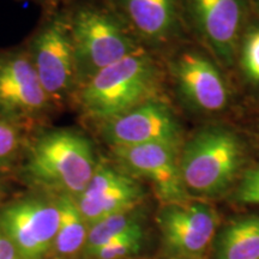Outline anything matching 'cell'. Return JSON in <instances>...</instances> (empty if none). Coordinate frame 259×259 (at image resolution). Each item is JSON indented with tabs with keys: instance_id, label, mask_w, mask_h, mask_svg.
Listing matches in <instances>:
<instances>
[{
	"instance_id": "1",
	"label": "cell",
	"mask_w": 259,
	"mask_h": 259,
	"mask_svg": "<svg viewBox=\"0 0 259 259\" xmlns=\"http://www.w3.org/2000/svg\"><path fill=\"white\" fill-rule=\"evenodd\" d=\"M156 83L155 64L139 50L94 74L80 85L77 101L84 116L103 124L153 99Z\"/></svg>"
},
{
	"instance_id": "2",
	"label": "cell",
	"mask_w": 259,
	"mask_h": 259,
	"mask_svg": "<svg viewBox=\"0 0 259 259\" xmlns=\"http://www.w3.org/2000/svg\"><path fill=\"white\" fill-rule=\"evenodd\" d=\"M97 164L89 138L76 130L56 128L35 139L25 171L37 185L77 198L88 186Z\"/></svg>"
},
{
	"instance_id": "3",
	"label": "cell",
	"mask_w": 259,
	"mask_h": 259,
	"mask_svg": "<svg viewBox=\"0 0 259 259\" xmlns=\"http://www.w3.org/2000/svg\"><path fill=\"white\" fill-rule=\"evenodd\" d=\"M244 163L240 138L221 125L199 130L185 144L180 169L186 190L198 196L221 194L234 183Z\"/></svg>"
},
{
	"instance_id": "4",
	"label": "cell",
	"mask_w": 259,
	"mask_h": 259,
	"mask_svg": "<svg viewBox=\"0 0 259 259\" xmlns=\"http://www.w3.org/2000/svg\"><path fill=\"white\" fill-rule=\"evenodd\" d=\"M70 27L80 85L99 71L141 50L114 14L95 5L74 10L70 14Z\"/></svg>"
},
{
	"instance_id": "5",
	"label": "cell",
	"mask_w": 259,
	"mask_h": 259,
	"mask_svg": "<svg viewBox=\"0 0 259 259\" xmlns=\"http://www.w3.org/2000/svg\"><path fill=\"white\" fill-rule=\"evenodd\" d=\"M28 53L53 105L77 94L80 80L70 15L57 12L48 18L31 41Z\"/></svg>"
},
{
	"instance_id": "6",
	"label": "cell",
	"mask_w": 259,
	"mask_h": 259,
	"mask_svg": "<svg viewBox=\"0 0 259 259\" xmlns=\"http://www.w3.org/2000/svg\"><path fill=\"white\" fill-rule=\"evenodd\" d=\"M52 106L28 52L0 53V119L21 125L42 118Z\"/></svg>"
},
{
	"instance_id": "7",
	"label": "cell",
	"mask_w": 259,
	"mask_h": 259,
	"mask_svg": "<svg viewBox=\"0 0 259 259\" xmlns=\"http://www.w3.org/2000/svg\"><path fill=\"white\" fill-rule=\"evenodd\" d=\"M157 225L167 250L178 259H202L218 235L219 218L199 202L164 204Z\"/></svg>"
},
{
	"instance_id": "8",
	"label": "cell",
	"mask_w": 259,
	"mask_h": 259,
	"mask_svg": "<svg viewBox=\"0 0 259 259\" xmlns=\"http://www.w3.org/2000/svg\"><path fill=\"white\" fill-rule=\"evenodd\" d=\"M102 137L112 148L166 143L179 145L181 126L167 103L148 100L101 124Z\"/></svg>"
},
{
	"instance_id": "9",
	"label": "cell",
	"mask_w": 259,
	"mask_h": 259,
	"mask_svg": "<svg viewBox=\"0 0 259 259\" xmlns=\"http://www.w3.org/2000/svg\"><path fill=\"white\" fill-rule=\"evenodd\" d=\"M59 205L29 198L10 204L0 213V229L15 245L21 259H38L54 245Z\"/></svg>"
},
{
	"instance_id": "10",
	"label": "cell",
	"mask_w": 259,
	"mask_h": 259,
	"mask_svg": "<svg viewBox=\"0 0 259 259\" xmlns=\"http://www.w3.org/2000/svg\"><path fill=\"white\" fill-rule=\"evenodd\" d=\"M178 148L179 145L153 143L113 148V153L130 176L143 178L153 185L164 205L189 200V191L181 176Z\"/></svg>"
},
{
	"instance_id": "11",
	"label": "cell",
	"mask_w": 259,
	"mask_h": 259,
	"mask_svg": "<svg viewBox=\"0 0 259 259\" xmlns=\"http://www.w3.org/2000/svg\"><path fill=\"white\" fill-rule=\"evenodd\" d=\"M190 19L213 56L232 65L238 56L245 0H184Z\"/></svg>"
},
{
	"instance_id": "12",
	"label": "cell",
	"mask_w": 259,
	"mask_h": 259,
	"mask_svg": "<svg viewBox=\"0 0 259 259\" xmlns=\"http://www.w3.org/2000/svg\"><path fill=\"white\" fill-rule=\"evenodd\" d=\"M143 198V189L134 177L99 163L88 186L74 199L83 219L92 226L112 215L132 211Z\"/></svg>"
},
{
	"instance_id": "13",
	"label": "cell",
	"mask_w": 259,
	"mask_h": 259,
	"mask_svg": "<svg viewBox=\"0 0 259 259\" xmlns=\"http://www.w3.org/2000/svg\"><path fill=\"white\" fill-rule=\"evenodd\" d=\"M178 92L191 108L212 114L228 105L229 90L215 64L197 52H185L173 64Z\"/></svg>"
},
{
	"instance_id": "14",
	"label": "cell",
	"mask_w": 259,
	"mask_h": 259,
	"mask_svg": "<svg viewBox=\"0 0 259 259\" xmlns=\"http://www.w3.org/2000/svg\"><path fill=\"white\" fill-rule=\"evenodd\" d=\"M116 8L137 34L149 41H163L173 34L179 0H114Z\"/></svg>"
},
{
	"instance_id": "15",
	"label": "cell",
	"mask_w": 259,
	"mask_h": 259,
	"mask_svg": "<svg viewBox=\"0 0 259 259\" xmlns=\"http://www.w3.org/2000/svg\"><path fill=\"white\" fill-rule=\"evenodd\" d=\"M212 259H259V215L241 216L223 227Z\"/></svg>"
},
{
	"instance_id": "16",
	"label": "cell",
	"mask_w": 259,
	"mask_h": 259,
	"mask_svg": "<svg viewBox=\"0 0 259 259\" xmlns=\"http://www.w3.org/2000/svg\"><path fill=\"white\" fill-rule=\"evenodd\" d=\"M58 205L60 219L53 246L59 254L70 255L78 252L85 245L88 223L83 219L73 197L60 194Z\"/></svg>"
},
{
	"instance_id": "17",
	"label": "cell",
	"mask_w": 259,
	"mask_h": 259,
	"mask_svg": "<svg viewBox=\"0 0 259 259\" xmlns=\"http://www.w3.org/2000/svg\"><path fill=\"white\" fill-rule=\"evenodd\" d=\"M139 228H143V227H142L141 218L136 212V209L132 211L116 213V215L103 219L90 226L85 242L87 251L92 254L97 248L115 240L119 236L137 231Z\"/></svg>"
},
{
	"instance_id": "18",
	"label": "cell",
	"mask_w": 259,
	"mask_h": 259,
	"mask_svg": "<svg viewBox=\"0 0 259 259\" xmlns=\"http://www.w3.org/2000/svg\"><path fill=\"white\" fill-rule=\"evenodd\" d=\"M239 45V63L242 76L252 88L259 90V21L245 29Z\"/></svg>"
},
{
	"instance_id": "19",
	"label": "cell",
	"mask_w": 259,
	"mask_h": 259,
	"mask_svg": "<svg viewBox=\"0 0 259 259\" xmlns=\"http://www.w3.org/2000/svg\"><path fill=\"white\" fill-rule=\"evenodd\" d=\"M143 228L124 234L115 240L97 248L92 255L97 259H122L137 254L143 244Z\"/></svg>"
},
{
	"instance_id": "20",
	"label": "cell",
	"mask_w": 259,
	"mask_h": 259,
	"mask_svg": "<svg viewBox=\"0 0 259 259\" xmlns=\"http://www.w3.org/2000/svg\"><path fill=\"white\" fill-rule=\"evenodd\" d=\"M21 127L0 119V168L9 166L14 160L22 143Z\"/></svg>"
},
{
	"instance_id": "21",
	"label": "cell",
	"mask_w": 259,
	"mask_h": 259,
	"mask_svg": "<svg viewBox=\"0 0 259 259\" xmlns=\"http://www.w3.org/2000/svg\"><path fill=\"white\" fill-rule=\"evenodd\" d=\"M238 202L259 205V164L247 170L236 191Z\"/></svg>"
},
{
	"instance_id": "22",
	"label": "cell",
	"mask_w": 259,
	"mask_h": 259,
	"mask_svg": "<svg viewBox=\"0 0 259 259\" xmlns=\"http://www.w3.org/2000/svg\"><path fill=\"white\" fill-rule=\"evenodd\" d=\"M0 259H21L15 245L0 229Z\"/></svg>"
},
{
	"instance_id": "23",
	"label": "cell",
	"mask_w": 259,
	"mask_h": 259,
	"mask_svg": "<svg viewBox=\"0 0 259 259\" xmlns=\"http://www.w3.org/2000/svg\"><path fill=\"white\" fill-rule=\"evenodd\" d=\"M0 196H2V187H0Z\"/></svg>"
}]
</instances>
